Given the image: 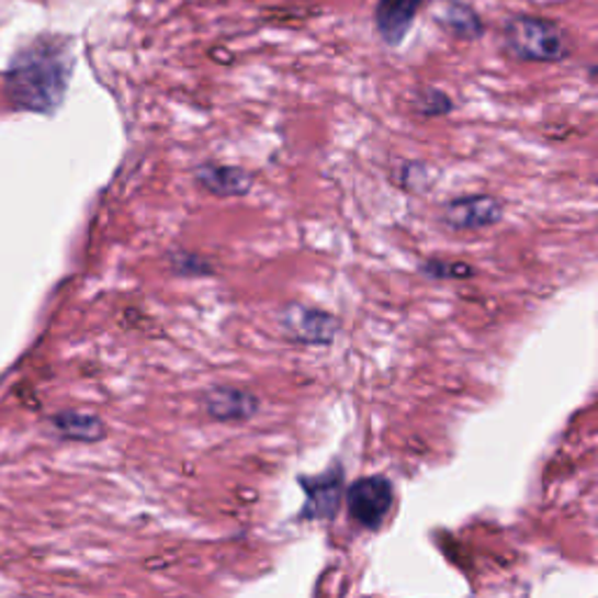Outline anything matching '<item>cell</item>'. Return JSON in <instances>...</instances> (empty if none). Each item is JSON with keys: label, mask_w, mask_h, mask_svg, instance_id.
Wrapping results in <instances>:
<instances>
[{"label": "cell", "mask_w": 598, "mask_h": 598, "mask_svg": "<svg viewBox=\"0 0 598 598\" xmlns=\"http://www.w3.org/2000/svg\"><path fill=\"white\" fill-rule=\"evenodd\" d=\"M70 52L64 41L41 38L16 54L8 70V94L16 108L49 113L64 99L70 78Z\"/></svg>", "instance_id": "cell-1"}, {"label": "cell", "mask_w": 598, "mask_h": 598, "mask_svg": "<svg viewBox=\"0 0 598 598\" xmlns=\"http://www.w3.org/2000/svg\"><path fill=\"white\" fill-rule=\"evenodd\" d=\"M507 47L523 61H558L568 54L564 33L548 20L519 16L505 31Z\"/></svg>", "instance_id": "cell-2"}, {"label": "cell", "mask_w": 598, "mask_h": 598, "mask_svg": "<svg viewBox=\"0 0 598 598\" xmlns=\"http://www.w3.org/2000/svg\"><path fill=\"white\" fill-rule=\"evenodd\" d=\"M349 517L356 527L365 531L382 529L384 519L393 507V484L384 475H370L356 479L347 492Z\"/></svg>", "instance_id": "cell-3"}, {"label": "cell", "mask_w": 598, "mask_h": 598, "mask_svg": "<svg viewBox=\"0 0 598 598\" xmlns=\"http://www.w3.org/2000/svg\"><path fill=\"white\" fill-rule=\"evenodd\" d=\"M279 323L287 339L306 347H328L339 332V318L335 314L300 302H287L279 314Z\"/></svg>", "instance_id": "cell-4"}, {"label": "cell", "mask_w": 598, "mask_h": 598, "mask_svg": "<svg viewBox=\"0 0 598 598\" xmlns=\"http://www.w3.org/2000/svg\"><path fill=\"white\" fill-rule=\"evenodd\" d=\"M503 217V204L492 194L451 199L442 208V223L454 232H477L494 227Z\"/></svg>", "instance_id": "cell-5"}, {"label": "cell", "mask_w": 598, "mask_h": 598, "mask_svg": "<svg viewBox=\"0 0 598 598\" xmlns=\"http://www.w3.org/2000/svg\"><path fill=\"white\" fill-rule=\"evenodd\" d=\"M300 484L306 494V505L300 512L304 521H332L343 496V470L332 465L328 473L316 477H300Z\"/></svg>", "instance_id": "cell-6"}, {"label": "cell", "mask_w": 598, "mask_h": 598, "mask_svg": "<svg viewBox=\"0 0 598 598\" xmlns=\"http://www.w3.org/2000/svg\"><path fill=\"white\" fill-rule=\"evenodd\" d=\"M202 407L217 424H241L258 416L262 403L256 393L221 384L202 393Z\"/></svg>", "instance_id": "cell-7"}, {"label": "cell", "mask_w": 598, "mask_h": 598, "mask_svg": "<svg viewBox=\"0 0 598 598\" xmlns=\"http://www.w3.org/2000/svg\"><path fill=\"white\" fill-rule=\"evenodd\" d=\"M194 180L199 188L215 196H244L252 188V173L244 167H225V165H202L194 171Z\"/></svg>", "instance_id": "cell-8"}, {"label": "cell", "mask_w": 598, "mask_h": 598, "mask_svg": "<svg viewBox=\"0 0 598 598\" xmlns=\"http://www.w3.org/2000/svg\"><path fill=\"white\" fill-rule=\"evenodd\" d=\"M426 0H379L376 26L388 45L400 43Z\"/></svg>", "instance_id": "cell-9"}, {"label": "cell", "mask_w": 598, "mask_h": 598, "mask_svg": "<svg viewBox=\"0 0 598 598\" xmlns=\"http://www.w3.org/2000/svg\"><path fill=\"white\" fill-rule=\"evenodd\" d=\"M61 438L72 442H101L105 438V424L94 414L61 411L52 419Z\"/></svg>", "instance_id": "cell-10"}, {"label": "cell", "mask_w": 598, "mask_h": 598, "mask_svg": "<svg viewBox=\"0 0 598 598\" xmlns=\"http://www.w3.org/2000/svg\"><path fill=\"white\" fill-rule=\"evenodd\" d=\"M171 267L178 277H188V279L208 277L213 271L208 260L196 258L192 256V252H176V256H171Z\"/></svg>", "instance_id": "cell-11"}, {"label": "cell", "mask_w": 598, "mask_h": 598, "mask_svg": "<svg viewBox=\"0 0 598 598\" xmlns=\"http://www.w3.org/2000/svg\"><path fill=\"white\" fill-rule=\"evenodd\" d=\"M424 271L430 277H438V279H447V277H470L473 274V269L461 264V262H454V264H440V262H430V264H424Z\"/></svg>", "instance_id": "cell-12"}, {"label": "cell", "mask_w": 598, "mask_h": 598, "mask_svg": "<svg viewBox=\"0 0 598 598\" xmlns=\"http://www.w3.org/2000/svg\"><path fill=\"white\" fill-rule=\"evenodd\" d=\"M419 108L424 115H444L451 111V101L440 92H426L419 101Z\"/></svg>", "instance_id": "cell-13"}]
</instances>
